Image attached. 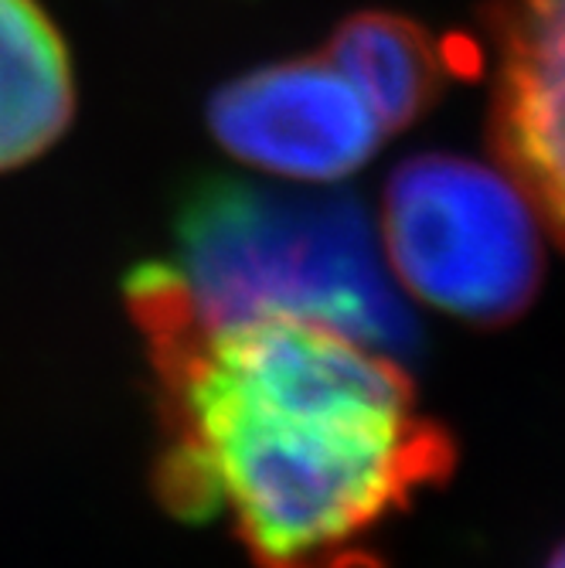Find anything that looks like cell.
<instances>
[{
  "label": "cell",
  "mask_w": 565,
  "mask_h": 568,
  "mask_svg": "<svg viewBox=\"0 0 565 568\" xmlns=\"http://www.w3.org/2000/svg\"><path fill=\"white\" fill-rule=\"evenodd\" d=\"M385 245L420 300L474 327H504L542 286V242L522 191L453 153L405 161L385 184Z\"/></svg>",
  "instance_id": "cell-3"
},
{
  "label": "cell",
  "mask_w": 565,
  "mask_h": 568,
  "mask_svg": "<svg viewBox=\"0 0 565 568\" xmlns=\"http://www.w3.org/2000/svg\"><path fill=\"white\" fill-rule=\"evenodd\" d=\"M494 140L565 242V0H511L501 11Z\"/></svg>",
  "instance_id": "cell-5"
},
{
  "label": "cell",
  "mask_w": 565,
  "mask_h": 568,
  "mask_svg": "<svg viewBox=\"0 0 565 568\" xmlns=\"http://www.w3.org/2000/svg\"><path fill=\"white\" fill-rule=\"evenodd\" d=\"M209 130L235 161L331 184L372 161L382 126L327 59L249 69L209 99Z\"/></svg>",
  "instance_id": "cell-4"
},
{
  "label": "cell",
  "mask_w": 565,
  "mask_h": 568,
  "mask_svg": "<svg viewBox=\"0 0 565 568\" xmlns=\"http://www.w3.org/2000/svg\"><path fill=\"white\" fill-rule=\"evenodd\" d=\"M75 116L65 38L38 0H0V171L31 164Z\"/></svg>",
  "instance_id": "cell-6"
},
{
  "label": "cell",
  "mask_w": 565,
  "mask_h": 568,
  "mask_svg": "<svg viewBox=\"0 0 565 568\" xmlns=\"http://www.w3.org/2000/svg\"><path fill=\"white\" fill-rule=\"evenodd\" d=\"M327 65L357 92L382 133L413 126L446 85L443 44L402 14L362 11L337 24Z\"/></svg>",
  "instance_id": "cell-7"
},
{
  "label": "cell",
  "mask_w": 565,
  "mask_h": 568,
  "mask_svg": "<svg viewBox=\"0 0 565 568\" xmlns=\"http://www.w3.org/2000/svg\"><path fill=\"white\" fill-rule=\"evenodd\" d=\"M174 245L158 270L204 327L293 317L389 357L420 354V324L392 290L372 222L351 194L212 174L181 197Z\"/></svg>",
  "instance_id": "cell-2"
},
{
  "label": "cell",
  "mask_w": 565,
  "mask_h": 568,
  "mask_svg": "<svg viewBox=\"0 0 565 568\" xmlns=\"http://www.w3.org/2000/svg\"><path fill=\"white\" fill-rule=\"evenodd\" d=\"M545 568H565V541L548 555V561H545Z\"/></svg>",
  "instance_id": "cell-8"
},
{
  "label": "cell",
  "mask_w": 565,
  "mask_h": 568,
  "mask_svg": "<svg viewBox=\"0 0 565 568\" xmlns=\"http://www.w3.org/2000/svg\"><path fill=\"white\" fill-rule=\"evenodd\" d=\"M127 296L158 372L171 510L225 518L260 568H385V528L456 467L398 361L293 317L204 327L158 266Z\"/></svg>",
  "instance_id": "cell-1"
}]
</instances>
